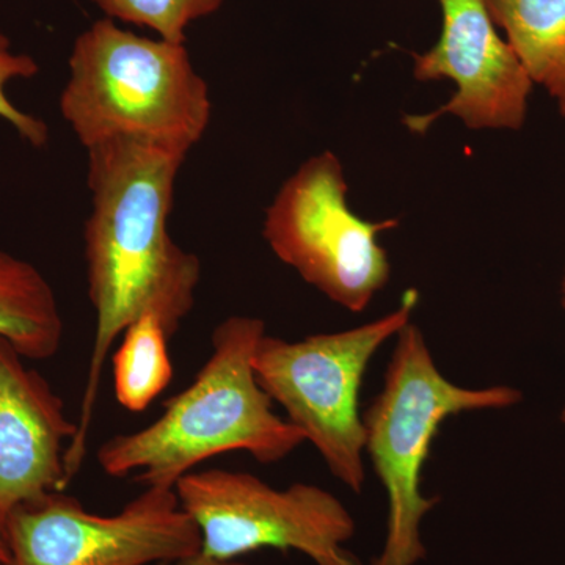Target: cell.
<instances>
[{
    "label": "cell",
    "mask_w": 565,
    "mask_h": 565,
    "mask_svg": "<svg viewBox=\"0 0 565 565\" xmlns=\"http://www.w3.org/2000/svg\"><path fill=\"white\" fill-rule=\"evenodd\" d=\"M494 24L565 117V0H487Z\"/></svg>",
    "instance_id": "12"
},
{
    "label": "cell",
    "mask_w": 565,
    "mask_h": 565,
    "mask_svg": "<svg viewBox=\"0 0 565 565\" xmlns=\"http://www.w3.org/2000/svg\"><path fill=\"white\" fill-rule=\"evenodd\" d=\"M522 399L514 386L465 388L446 379L416 323L396 334L382 392L362 415L364 452L388 501L384 546L371 565H416L426 557L422 523L440 500L423 493L422 471L441 424L468 412L504 411Z\"/></svg>",
    "instance_id": "4"
},
{
    "label": "cell",
    "mask_w": 565,
    "mask_h": 565,
    "mask_svg": "<svg viewBox=\"0 0 565 565\" xmlns=\"http://www.w3.org/2000/svg\"><path fill=\"white\" fill-rule=\"evenodd\" d=\"M110 20L151 29L159 39L185 44L193 22L211 17L225 0H92Z\"/></svg>",
    "instance_id": "14"
},
{
    "label": "cell",
    "mask_w": 565,
    "mask_h": 565,
    "mask_svg": "<svg viewBox=\"0 0 565 565\" xmlns=\"http://www.w3.org/2000/svg\"><path fill=\"white\" fill-rule=\"evenodd\" d=\"M120 338V345L111 356L115 397L126 411L139 414L172 382L173 364L169 355L172 334L161 316L147 311Z\"/></svg>",
    "instance_id": "13"
},
{
    "label": "cell",
    "mask_w": 565,
    "mask_h": 565,
    "mask_svg": "<svg viewBox=\"0 0 565 565\" xmlns=\"http://www.w3.org/2000/svg\"><path fill=\"white\" fill-rule=\"evenodd\" d=\"M154 565H248L241 563V561H217L203 555L202 552L195 555L180 557V559L163 561V563Z\"/></svg>",
    "instance_id": "16"
},
{
    "label": "cell",
    "mask_w": 565,
    "mask_h": 565,
    "mask_svg": "<svg viewBox=\"0 0 565 565\" xmlns=\"http://www.w3.org/2000/svg\"><path fill=\"white\" fill-rule=\"evenodd\" d=\"M0 565H13L9 545H7L6 535L0 533Z\"/></svg>",
    "instance_id": "17"
},
{
    "label": "cell",
    "mask_w": 565,
    "mask_h": 565,
    "mask_svg": "<svg viewBox=\"0 0 565 565\" xmlns=\"http://www.w3.org/2000/svg\"><path fill=\"white\" fill-rule=\"evenodd\" d=\"M13 565H154L195 555L199 530L174 489L145 487L114 515L51 492L18 505L3 527Z\"/></svg>",
    "instance_id": "8"
},
{
    "label": "cell",
    "mask_w": 565,
    "mask_h": 565,
    "mask_svg": "<svg viewBox=\"0 0 565 565\" xmlns=\"http://www.w3.org/2000/svg\"><path fill=\"white\" fill-rule=\"evenodd\" d=\"M35 58L13 50L11 41L0 33V118L9 122L18 136L40 148L50 139L46 122L14 106L7 95V87L14 81L32 79L39 74Z\"/></svg>",
    "instance_id": "15"
},
{
    "label": "cell",
    "mask_w": 565,
    "mask_h": 565,
    "mask_svg": "<svg viewBox=\"0 0 565 565\" xmlns=\"http://www.w3.org/2000/svg\"><path fill=\"white\" fill-rule=\"evenodd\" d=\"M87 154L92 214L84 255L96 323L76 434L65 455L68 484L87 456L111 345L147 311L161 316L173 337L192 311L202 278L200 259L167 228L185 154L139 140L104 141Z\"/></svg>",
    "instance_id": "1"
},
{
    "label": "cell",
    "mask_w": 565,
    "mask_h": 565,
    "mask_svg": "<svg viewBox=\"0 0 565 565\" xmlns=\"http://www.w3.org/2000/svg\"><path fill=\"white\" fill-rule=\"evenodd\" d=\"M266 333V323L252 316H230L218 323L210 359L191 385L166 401L161 416L99 446L96 459L104 473L174 489L182 476L215 456L244 451L264 465L291 456L307 438L275 414L253 367Z\"/></svg>",
    "instance_id": "2"
},
{
    "label": "cell",
    "mask_w": 565,
    "mask_h": 565,
    "mask_svg": "<svg viewBox=\"0 0 565 565\" xmlns=\"http://www.w3.org/2000/svg\"><path fill=\"white\" fill-rule=\"evenodd\" d=\"M54 289L33 264L0 250V337L28 360L52 359L63 341Z\"/></svg>",
    "instance_id": "11"
},
{
    "label": "cell",
    "mask_w": 565,
    "mask_h": 565,
    "mask_svg": "<svg viewBox=\"0 0 565 565\" xmlns=\"http://www.w3.org/2000/svg\"><path fill=\"white\" fill-rule=\"evenodd\" d=\"M0 337V533L18 505L66 490L65 455L76 434L65 403Z\"/></svg>",
    "instance_id": "10"
},
{
    "label": "cell",
    "mask_w": 565,
    "mask_h": 565,
    "mask_svg": "<svg viewBox=\"0 0 565 565\" xmlns=\"http://www.w3.org/2000/svg\"><path fill=\"white\" fill-rule=\"evenodd\" d=\"M343 162L332 151L305 161L266 210L263 236L274 255L351 313H362L392 278L379 236L399 221H366L348 203Z\"/></svg>",
    "instance_id": "6"
},
{
    "label": "cell",
    "mask_w": 565,
    "mask_h": 565,
    "mask_svg": "<svg viewBox=\"0 0 565 565\" xmlns=\"http://www.w3.org/2000/svg\"><path fill=\"white\" fill-rule=\"evenodd\" d=\"M181 508L212 559L239 561L259 550L302 553L316 565H363L345 546L355 520L322 487L297 482L275 489L243 471H192L174 486Z\"/></svg>",
    "instance_id": "7"
},
{
    "label": "cell",
    "mask_w": 565,
    "mask_h": 565,
    "mask_svg": "<svg viewBox=\"0 0 565 565\" xmlns=\"http://www.w3.org/2000/svg\"><path fill=\"white\" fill-rule=\"evenodd\" d=\"M440 39L414 54L419 82L449 81L456 90L433 111L405 115L412 132L426 134L435 121L455 117L473 131H519L525 125L533 81L500 33L487 0H437Z\"/></svg>",
    "instance_id": "9"
},
{
    "label": "cell",
    "mask_w": 565,
    "mask_h": 565,
    "mask_svg": "<svg viewBox=\"0 0 565 565\" xmlns=\"http://www.w3.org/2000/svg\"><path fill=\"white\" fill-rule=\"evenodd\" d=\"M61 114L87 148L139 140L189 151L211 120L210 88L185 44L147 39L106 18L74 41Z\"/></svg>",
    "instance_id": "3"
},
{
    "label": "cell",
    "mask_w": 565,
    "mask_h": 565,
    "mask_svg": "<svg viewBox=\"0 0 565 565\" xmlns=\"http://www.w3.org/2000/svg\"><path fill=\"white\" fill-rule=\"evenodd\" d=\"M561 422H563L565 424V405H564L563 412H561Z\"/></svg>",
    "instance_id": "19"
},
{
    "label": "cell",
    "mask_w": 565,
    "mask_h": 565,
    "mask_svg": "<svg viewBox=\"0 0 565 565\" xmlns=\"http://www.w3.org/2000/svg\"><path fill=\"white\" fill-rule=\"evenodd\" d=\"M561 305H563V308L565 310V267L563 274V281H561Z\"/></svg>",
    "instance_id": "18"
},
{
    "label": "cell",
    "mask_w": 565,
    "mask_h": 565,
    "mask_svg": "<svg viewBox=\"0 0 565 565\" xmlns=\"http://www.w3.org/2000/svg\"><path fill=\"white\" fill-rule=\"evenodd\" d=\"M419 292H404L396 310L343 332L299 341L264 334L253 355L256 379L288 422L318 449L334 479L352 492L364 481L360 390L379 349L412 322Z\"/></svg>",
    "instance_id": "5"
}]
</instances>
